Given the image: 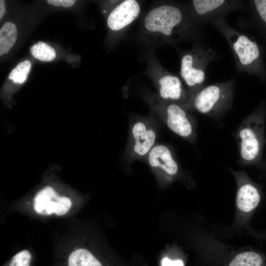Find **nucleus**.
Returning <instances> with one entry per match:
<instances>
[{"label": "nucleus", "mask_w": 266, "mask_h": 266, "mask_svg": "<svg viewBox=\"0 0 266 266\" xmlns=\"http://www.w3.org/2000/svg\"><path fill=\"white\" fill-rule=\"evenodd\" d=\"M211 24L228 43L237 71L253 75L262 82H266V64L262 46L250 35L232 27L225 18Z\"/></svg>", "instance_id": "f257e3e1"}, {"label": "nucleus", "mask_w": 266, "mask_h": 266, "mask_svg": "<svg viewBox=\"0 0 266 266\" xmlns=\"http://www.w3.org/2000/svg\"><path fill=\"white\" fill-rule=\"evenodd\" d=\"M266 104L263 101L247 116L237 128L235 138L239 149L240 165H258L263 163Z\"/></svg>", "instance_id": "f03ea898"}, {"label": "nucleus", "mask_w": 266, "mask_h": 266, "mask_svg": "<svg viewBox=\"0 0 266 266\" xmlns=\"http://www.w3.org/2000/svg\"><path fill=\"white\" fill-rule=\"evenodd\" d=\"M235 77L204 86L183 107L220 121L232 107Z\"/></svg>", "instance_id": "7ed1b4c3"}, {"label": "nucleus", "mask_w": 266, "mask_h": 266, "mask_svg": "<svg viewBox=\"0 0 266 266\" xmlns=\"http://www.w3.org/2000/svg\"><path fill=\"white\" fill-rule=\"evenodd\" d=\"M218 59L216 52L204 41L182 57L180 74L189 88V100L205 86L207 67Z\"/></svg>", "instance_id": "20e7f679"}, {"label": "nucleus", "mask_w": 266, "mask_h": 266, "mask_svg": "<svg viewBox=\"0 0 266 266\" xmlns=\"http://www.w3.org/2000/svg\"><path fill=\"white\" fill-rule=\"evenodd\" d=\"M144 26L149 31L160 32L166 36L174 33H180L187 30L185 13L176 5H164L151 10L144 19Z\"/></svg>", "instance_id": "39448f33"}, {"label": "nucleus", "mask_w": 266, "mask_h": 266, "mask_svg": "<svg viewBox=\"0 0 266 266\" xmlns=\"http://www.w3.org/2000/svg\"><path fill=\"white\" fill-rule=\"evenodd\" d=\"M194 14L204 26L231 13L247 9L246 2L239 0H193Z\"/></svg>", "instance_id": "423d86ee"}, {"label": "nucleus", "mask_w": 266, "mask_h": 266, "mask_svg": "<svg viewBox=\"0 0 266 266\" xmlns=\"http://www.w3.org/2000/svg\"><path fill=\"white\" fill-rule=\"evenodd\" d=\"M163 121L174 133L195 144L197 140V120L180 104L171 102L165 108Z\"/></svg>", "instance_id": "0eeeda50"}, {"label": "nucleus", "mask_w": 266, "mask_h": 266, "mask_svg": "<svg viewBox=\"0 0 266 266\" xmlns=\"http://www.w3.org/2000/svg\"><path fill=\"white\" fill-rule=\"evenodd\" d=\"M131 155L133 159L146 157L155 145L157 132L155 127L148 122L138 120L131 129Z\"/></svg>", "instance_id": "6e6552de"}, {"label": "nucleus", "mask_w": 266, "mask_h": 266, "mask_svg": "<svg viewBox=\"0 0 266 266\" xmlns=\"http://www.w3.org/2000/svg\"><path fill=\"white\" fill-rule=\"evenodd\" d=\"M69 198L58 195L50 186H45L35 195L33 200V208L39 214L49 215L53 213L58 216L66 214L71 206Z\"/></svg>", "instance_id": "1a4fd4ad"}, {"label": "nucleus", "mask_w": 266, "mask_h": 266, "mask_svg": "<svg viewBox=\"0 0 266 266\" xmlns=\"http://www.w3.org/2000/svg\"><path fill=\"white\" fill-rule=\"evenodd\" d=\"M147 160L153 168L160 170L169 178L176 176L179 166L171 149L165 144L155 145L148 154Z\"/></svg>", "instance_id": "9d476101"}, {"label": "nucleus", "mask_w": 266, "mask_h": 266, "mask_svg": "<svg viewBox=\"0 0 266 266\" xmlns=\"http://www.w3.org/2000/svg\"><path fill=\"white\" fill-rule=\"evenodd\" d=\"M140 7L134 0H126L117 6L107 19L108 27L112 30H121L133 21L139 15Z\"/></svg>", "instance_id": "9b49d317"}, {"label": "nucleus", "mask_w": 266, "mask_h": 266, "mask_svg": "<svg viewBox=\"0 0 266 266\" xmlns=\"http://www.w3.org/2000/svg\"><path fill=\"white\" fill-rule=\"evenodd\" d=\"M159 83V93L163 99L170 100L173 103L183 102V106L189 100V96L183 88L181 81L178 77L167 75L160 78Z\"/></svg>", "instance_id": "f8f14e48"}, {"label": "nucleus", "mask_w": 266, "mask_h": 266, "mask_svg": "<svg viewBox=\"0 0 266 266\" xmlns=\"http://www.w3.org/2000/svg\"><path fill=\"white\" fill-rule=\"evenodd\" d=\"M260 189L251 182L244 179L239 184L236 202L237 207L244 212H250L256 208L261 201Z\"/></svg>", "instance_id": "ddd939ff"}, {"label": "nucleus", "mask_w": 266, "mask_h": 266, "mask_svg": "<svg viewBox=\"0 0 266 266\" xmlns=\"http://www.w3.org/2000/svg\"><path fill=\"white\" fill-rule=\"evenodd\" d=\"M246 4L251 26L266 43V0H249Z\"/></svg>", "instance_id": "4468645a"}, {"label": "nucleus", "mask_w": 266, "mask_h": 266, "mask_svg": "<svg viewBox=\"0 0 266 266\" xmlns=\"http://www.w3.org/2000/svg\"><path fill=\"white\" fill-rule=\"evenodd\" d=\"M67 266H102L100 261L89 250L79 248L73 250L67 259Z\"/></svg>", "instance_id": "2eb2a0df"}, {"label": "nucleus", "mask_w": 266, "mask_h": 266, "mask_svg": "<svg viewBox=\"0 0 266 266\" xmlns=\"http://www.w3.org/2000/svg\"><path fill=\"white\" fill-rule=\"evenodd\" d=\"M17 28L13 23L7 22L0 30V55L7 53L14 44L17 38Z\"/></svg>", "instance_id": "dca6fc26"}, {"label": "nucleus", "mask_w": 266, "mask_h": 266, "mask_svg": "<svg viewBox=\"0 0 266 266\" xmlns=\"http://www.w3.org/2000/svg\"><path fill=\"white\" fill-rule=\"evenodd\" d=\"M32 55L36 59L45 62H50L56 57L55 49L42 41H39L30 48Z\"/></svg>", "instance_id": "f3484780"}, {"label": "nucleus", "mask_w": 266, "mask_h": 266, "mask_svg": "<svg viewBox=\"0 0 266 266\" xmlns=\"http://www.w3.org/2000/svg\"><path fill=\"white\" fill-rule=\"evenodd\" d=\"M31 67V62L28 60L23 61L11 71L9 78L15 83L22 84L27 79Z\"/></svg>", "instance_id": "a211bd4d"}, {"label": "nucleus", "mask_w": 266, "mask_h": 266, "mask_svg": "<svg viewBox=\"0 0 266 266\" xmlns=\"http://www.w3.org/2000/svg\"><path fill=\"white\" fill-rule=\"evenodd\" d=\"M31 259V253L27 250H23L13 257L9 266H30Z\"/></svg>", "instance_id": "6ab92c4d"}, {"label": "nucleus", "mask_w": 266, "mask_h": 266, "mask_svg": "<svg viewBox=\"0 0 266 266\" xmlns=\"http://www.w3.org/2000/svg\"><path fill=\"white\" fill-rule=\"evenodd\" d=\"M75 2L74 0H48L47 3L49 4H53L57 6H63L65 7H70L73 5Z\"/></svg>", "instance_id": "aec40b11"}, {"label": "nucleus", "mask_w": 266, "mask_h": 266, "mask_svg": "<svg viewBox=\"0 0 266 266\" xmlns=\"http://www.w3.org/2000/svg\"><path fill=\"white\" fill-rule=\"evenodd\" d=\"M161 265L162 266H184V263L182 260H171L167 257H165L163 259Z\"/></svg>", "instance_id": "412c9836"}, {"label": "nucleus", "mask_w": 266, "mask_h": 266, "mask_svg": "<svg viewBox=\"0 0 266 266\" xmlns=\"http://www.w3.org/2000/svg\"><path fill=\"white\" fill-rule=\"evenodd\" d=\"M5 12V2L3 0H0V19H1Z\"/></svg>", "instance_id": "4be33fe9"}, {"label": "nucleus", "mask_w": 266, "mask_h": 266, "mask_svg": "<svg viewBox=\"0 0 266 266\" xmlns=\"http://www.w3.org/2000/svg\"><path fill=\"white\" fill-rule=\"evenodd\" d=\"M260 167L262 168L264 170H266V158L262 164L260 166Z\"/></svg>", "instance_id": "5701e85b"}]
</instances>
